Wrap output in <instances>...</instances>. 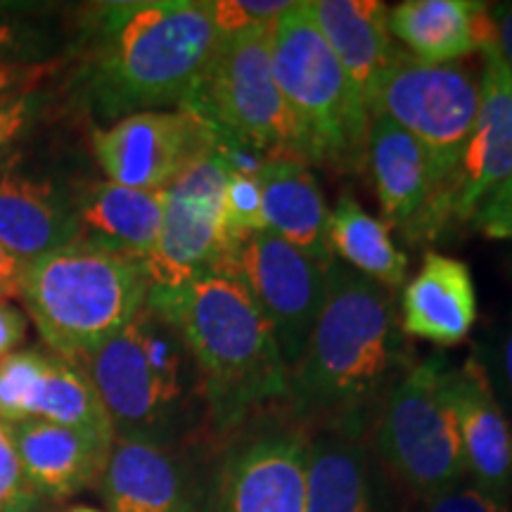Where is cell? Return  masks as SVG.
I'll return each mask as SVG.
<instances>
[{"label": "cell", "mask_w": 512, "mask_h": 512, "mask_svg": "<svg viewBox=\"0 0 512 512\" xmlns=\"http://www.w3.org/2000/svg\"><path fill=\"white\" fill-rule=\"evenodd\" d=\"M273 72L290 107L306 164L358 171L368 155L366 100L306 12L292 3L273 27Z\"/></svg>", "instance_id": "obj_6"}, {"label": "cell", "mask_w": 512, "mask_h": 512, "mask_svg": "<svg viewBox=\"0 0 512 512\" xmlns=\"http://www.w3.org/2000/svg\"><path fill=\"white\" fill-rule=\"evenodd\" d=\"M479 98L482 72L456 62L427 64L401 53L375 83L368 110L370 117L392 119L425 147L448 192L475 126Z\"/></svg>", "instance_id": "obj_9"}, {"label": "cell", "mask_w": 512, "mask_h": 512, "mask_svg": "<svg viewBox=\"0 0 512 512\" xmlns=\"http://www.w3.org/2000/svg\"><path fill=\"white\" fill-rule=\"evenodd\" d=\"M79 368L98 389L114 439L190 444L207 425L202 380L181 332L147 302Z\"/></svg>", "instance_id": "obj_4"}, {"label": "cell", "mask_w": 512, "mask_h": 512, "mask_svg": "<svg viewBox=\"0 0 512 512\" xmlns=\"http://www.w3.org/2000/svg\"><path fill=\"white\" fill-rule=\"evenodd\" d=\"M415 512H508V505L505 498L489 494L475 482L467 484L463 479L439 494L420 498Z\"/></svg>", "instance_id": "obj_32"}, {"label": "cell", "mask_w": 512, "mask_h": 512, "mask_svg": "<svg viewBox=\"0 0 512 512\" xmlns=\"http://www.w3.org/2000/svg\"><path fill=\"white\" fill-rule=\"evenodd\" d=\"M98 484L110 512H211L214 498L190 444L114 439Z\"/></svg>", "instance_id": "obj_14"}, {"label": "cell", "mask_w": 512, "mask_h": 512, "mask_svg": "<svg viewBox=\"0 0 512 512\" xmlns=\"http://www.w3.org/2000/svg\"><path fill=\"white\" fill-rule=\"evenodd\" d=\"M64 60L50 62H0V102L19 95L41 93V88L60 72Z\"/></svg>", "instance_id": "obj_35"}, {"label": "cell", "mask_w": 512, "mask_h": 512, "mask_svg": "<svg viewBox=\"0 0 512 512\" xmlns=\"http://www.w3.org/2000/svg\"><path fill=\"white\" fill-rule=\"evenodd\" d=\"M387 24L408 55L427 64H451L496 46L489 5L475 0H406L389 10Z\"/></svg>", "instance_id": "obj_22"}, {"label": "cell", "mask_w": 512, "mask_h": 512, "mask_svg": "<svg viewBox=\"0 0 512 512\" xmlns=\"http://www.w3.org/2000/svg\"><path fill=\"white\" fill-rule=\"evenodd\" d=\"M8 439H10V432H8V427H5L3 422H0V446H3L5 441H8Z\"/></svg>", "instance_id": "obj_42"}, {"label": "cell", "mask_w": 512, "mask_h": 512, "mask_svg": "<svg viewBox=\"0 0 512 512\" xmlns=\"http://www.w3.org/2000/svg\"><path fill=\"white\" fill-rule=\"evenodd\" d=\"M328 238L332 252L384 290L406 283L408 256L394 245L387 223L368 214L351 190H344L330 211Z\"/></svg>", "instance_id": "obj_26"}, {"label": "cell", "mask_w": 512, "mask_h": 512, "mask_svg": "<svg viewBox=\"0 0 512 512\" xmlns=\"http://www.w3.org/2000/svg\"><path fill=\"white\" fill-rule=\"evenodd\" d=\"M503 366H505V375H508V380L512 384V330L508 339H505V347H503Z\"/></svg>", "instance_id": "obj_40"}, {"label": "cell", "mask_w": 512, "mask_h": 512, "mask_svg": "<svg viewBox=\"0 0 512 512\" xmlns=\"http://www.w3.org/2000/svg\"><path fill=\"white\" fill-rule=\"evenodd\" d=\"M31 3H15V0H0V12H12V10H24V8H29Z\"/></svg>", "instance_id": "obj_41"}, {"label": "cell", "mask_w": 512, "mask_h": 512, "mask_svg": "<svg viewBox=\"0 0 512 512\" xmlns=\"http://www.w3.org/2000/svg\"><path fill=\"white\" fill-rule=\"evenodd\" d=\"M27 337V316L12 302H0V361L15 354Z\"/></svg>", "instance_id": "obj_37"}, {"label": "cell", "mask_w": 512, "mask_h": 512, "mask_svg": "<svg viewBox=\"0 0 512 512\" xmlns=\"http://www.w3.org/2000/svg\"><path fill=\"white\" fill-rule=\"evenodd\" d=\"M254 418L223 451L211 512H306L309 439L292 425Z\"/></svg>", "instance_id": "obj_12"}, {"label": "cell", "mask_w": 512, "mask_h": 512, "mask_svg": "<svg viewBox=\"0 0 512 512\" xmlns=\"http://www.w3.org/2000/svg\"><path fill=\"white\" fill-rule=\"evenodd\" d=\"M273 27L223 36L181 110L219 136L252 147L266 162L306 164L297 124L273 72Z\"/></svg>", "instance_id": "obj_8"}, {"label": "cell", "mask_w": 512, "mask_h": 512, "mask_svg": "<svg viewBox=\"0 0 512 512\" xmlns=\"http://www.w3.org/2000/svg\"><path fill=\"white\" fill-rule=\"evenodd\" d=\"M69 512H100V510H93V508H76V510H69Z\"/></svg>", "instance_id": "obj_43"}, {"label": "cell", "mask_w": 512, "mask_h": 512, "mask_svg": "<svg viewBox=\"0 0 512 512\" xmlns=\"http://www.w3.org/2000/svg\"><path fill=\"white\" fill-rule=\"evenodd\" d=\"M72 200L81 240L145 264L162 230L164 192L93 181L81 185Z\"/></svg>", "instance_id": "obj_23"}, {"label": "cell", "mask_w": 512, "mask_h": 512, "mask_svg": "<svg viewBox=\"0 0 512 512\" xmlns=\"http://www.w3.org/2000/svg\"><path fill=\"white\" fill-rule=\"evenodd\" d=\"M328 268L278 235L259 230L235 247L223 273L242 283L271 323L287 373L302 358L318 320Z\"/></svg>", "instance_id": "obj_11"}, {"label": "cell", "mask_w": 512, "mask_h": 512, "mask_svg": "<svg viewBox=\"0 0 512 512\" xmlns=\"http://www.w3.org/2000/svg\"><path fill=\"white\" fill-rule=\"evenodd\" d=\"M41 496L24 477L15 446L8 439L0 446V512H34Z\"/></svg>", "instance_id": "obj_34"}, {"label": "cell", "mask_w": 512, "mask_h": 512, "mask_svg": "<svg viewBox=\"0 0 512 512\" xmlns=\"http://www.w3.org/2000/svg\"><path fill=\"white\" fill-rule=\"evenodd\" d=\"M496 29V48L512 74V3L489 5Z\"/></svg>", "instance_id": "obj_39"}, {"label": "cell", "mask_w": 512, "mask_h": 512, "mask_svg": "<svg viewBox=\"0 0 512 512\" xmlns=\"http://www.w3.org/2000/svg\"><path fill=\"white\" fill-rule=\"evenodd\" d=\"M147 304L181 332L200 373L211 432H235L287 401V368L271 323L238 280L211 273L178 287L150 285Z\"/></svg>", "instance_id": "obj_3"}, {"label": "cell", "mask_w": 512, "mask_h": 512, "mask_svg": "<svg viewBox=\"0 0 512 512\" xmlns=\"http://www.w3.org/2000/svg\"><path fill=\"white\" fill-rule=\"evenodd\" d=\"M48 363L50 354L36 349L15 351L0 361V422L5 427L34 420Z\"/></svg>", "instance_id": "obj_28"}, {"label": "cell", "mask_w": 512, "mask_h": 512, "mask_svg": "<svg viewBox=\"0 0 512 512\" xmlns=\"http://www.w3.org/2000/svg\"><path fill=\"white\" fill-rule=\"evenodd\" d=\"M93 152L112 183L164 192L214 152V131L188 110L140 112L93 131Z\"/></svg>", "instance_id": "obj_13"}, {"label": "cell", "mask_w": 512, "mask_h": 512, "mask_svg": "<svg viewBox=\"0 0 512 512\" xmlns=\"http://www.w3.org/2000/svg\"><path fill=\"white\" fill-rule=\"evenodd\" d=\"M41 110L43 93L19 95L0 102V162L15 155L19 140L34 128Z\"/></svg>", "instance_id": "obj_33"}, {"label": "cell", "mask_w": 512, "mask_h": 512, "mask_svg": "<svg viewBox=\"0 0 512 512\" xmlns=\"http://www.w3.org/2000/svg\"><path fill=\"white\" fill-rule=\"evenodd\" d=\"M306 512H399L396 484L363 437L318 430L306 446Z\"/></svg>", "instance_id": "obj_17"}, {"label": "cell", "mask_w": 512, "mask_h": 512, "mask_svg": "<svg viewBox=\"0 0 512 512\" xmlns=\"http://www.w3.org/2000/svg\"><path fill=\"white\" fill-rule=\"evenodd\" d=\"M482 98L470 140L451 181L453 219H472L512 178V74L498 48L482 50Z\"/></svg>", "instance_id": "obj_16"}, {"label": "cell", "mask_w": 512, "mask_h": 512, "mask_svg": "<svg viewBox=\"0 0 512 512\" xmlns=\"http://www.w3.org/2000/svg\"><path fill=\"white\" fill-rule=\"evenodd\" d=\"M209 0L98 3L74 46V100L114 121L183 105L221 43Z\"/></svg>", "instance_id": "obj_1"}, {"label": "cell", "mask_w": 512, "mask_h": 512, "mask_svg": "<svg viewBox=\"0 0 512 512\" xmlns=\"http://www.w3.org/2000/svg\"><path fill=\"white\" fill-rule=\"evenodd\" d=\"M366 164L384 223L413 242L437 240L453 211L425 147L392 119L373 117Z\"/></svg>", "instance_id": "obj_15"}, {"label": "cell", "mask_w": 512, "mask_h": 512, "mask_svg": "<svg viewBox=\"0 0 512 512\" xmlns=\"http://www.w3.org/2000/svg\"><path fill=\"white\" fill-rule=\"evenodd\" d=\"M34 420L55 422L88 432L114 444V427L88 373L50 354V363L36 399Z\"/></svg>", "instance_id": "obj_27"}, {"label": "cell", "mask_w": 512, "mask_h": 512, "mask_svg": "<svg viewBox=\"0 0 512 512\" xmlns=\"http://www.w3.org/2000/svg\"><path fill=\"white\" fill-rule=\"evenodd\" d=\"M290 5L287 0H214L209 8L221 36H233L247 29L273 27Z\"/></svg>", "instance_id": "obj_31"}, {"label": "cell", "mask_w": 512, "mask_h": 512, "mask_svg": "<svg viewBox=\"0 0 512 512\" xmlns=\"http://www.w3.org/2000/svg\"><path fill=\"white\" fill-rule=\"evenodd\" d=\"M228 166L219 152L192 162L164 190L159 240L147 256L150 285L178 287L202 275H223L230 264L226 233Z\"/></svg>", "instance_id": "obj_10"}, {"label": "cell", "mask_w": 512, "mask_h": 512, "mask_svg": "<svg viewBox=\"0 0 512 512\" xmlns=\"http://www.w3.org/2000/svg\"><path fill=\"white\" fill-rule=\"evenodd\" d=\"M472 221L489 238L512 240V178L486 197Z\"/></svg>", "instance_id": "obj_36"}, {"label": "cell", "mask_w": 512, "mask_h": 512, "mask_svg": "<svg viewBox=\"0 0 512 512\" xmlns=\"http://www.w3.org/2000/svg\"><path fill=\"white\" fill-rule=\"evenodd\" d=\"M24 477L38 496L67 498L95 484L110 458V441L88 432L27 420L8 427Z\"/></svg>", "instance_id": "obj_19"}, {"label": "cell", "mask_w": 512, "mask_h": 512, "mask_svg": "<svg viewBox=\"0 0 512 512\" xmlns=\"http://www.w3.org/2000/svg\"><path fill=\"white\" fill-rule=\"evenodd\" d=\"M259 181L264 230L328 268L335 261L328 238L330 209L309 166L290 159L268 162Z\"/></svg>", "instance_id": "obj_25"}, {"label": "cell", "mask_w": 512, "mask_h": 512, "mask_svg": "<svg viewBox=\"0 0 512 512\" xmlns=\"http://www.w3.org/2000/svg\"><path fill=\"white\" fill-rule=\"evenodd\" d=\"M373 453L415 501L463 482L467 463L444 354L415 363L373 422Z\"/></svg>", "instance_id": "obj_7"}, {"label": "cell", "mask_w": 512, "mask_h": 512, "mask_svg": "<svg viewBox=\"0 0 512 512\" xmlns=\"http://www.w3.org/2000/svg\"><path fill=\"white\" fill-rule=\"evenodd\" d=\"M477 320V290L470 266L453 256L427 252L420 271L401 294V328L439 347L470 335Z\"/></svg>", "instance_id": "obj_21"}, {"label": "cell", "mask_w": 512, "mask_h": 512, "mask_svg": "<svg viewBox=\"0 0 512 512\" xmlns=\"http://www.w3.org/2000/svg\"><path fill=\"white\" fill-rule=\"evenodd\" d=\"M415 363L392 294L335 259L304 354L287 373V403L306 425L363 437Z\"/></svg>", "instance_id": "obj_2"}, {"label": "cell", "mask_w": 512, "mask_h": 512, "mask_svg": "<svg viewBox=\"0 0 512 512\" xmlns=\"http://www.w3.org/2000/svg\"><path fill=\"white\" fill-rule=\"evenodd\" d=\"M264 230V214H261V181L259 176L230 174L226 183V233L230 249L249 235Z\"/></svg>", "instance_id": "obj_30"}, {"label": "cell", "mask_w": 512, "mask_h": 512, "mask_svg": "<svg viewBox=\"0 0 512 512\" xmlns=\"http://www.w3.org/2000/svg\"><path fill=\"white\" fill-rule=\"evenodd\" d=\"M24 275H27V261L17 259L0 245V302H15L22 299Z\"/></svg>", "instance_id": "obj_38"}, {"label": "cell", "mask_w": 512, "mask_h": 512, "mask_svg": "<svg viewBox=\"0 0 512 512\" xmlns=\"http://www.w3.org/2000/svg\"><path fill=\"white\" fill-rule=\"evenodd\" d=\"M60 53V36L43 19V5L0 12V62H50Z\"/></svg>", "instance_id": "obj_29"}, {"label": "cell", "mask_w": 512, "mask_h": 512, "mask_svg": "<svg viewBox=\"0 0 512 512\" xmlns=\"http://www.w3.org/2000/svg\"><path fill=\"white\" fill-rule=\"evenodd\" d=\"M451 399L463 439L467 475L479 489L505 498L512 482V437L486 368L470 356L451 368Z\"/></svg>", "instance_id": "obj_20"}, {"label": "cell", "mask_w": 512, "mask_h": 512, "mask_svg": "<svg viewBox=\"0 0 512 512\" xmlns=\"http://www.w3.org/2000/svg\"><path fill=\"white\" fill-rule=\"evenodd\" d=\"M79 235L72 195L53 181L24 174L17 155L0 162V245L29 264Z\"/></svg>", "instance_id": "obj_18"}, {"label": "cell", "mask_w": 512, "mask_h": 512, "mask_svg": "<svg viewBox=\"0 0 512 512\" xmlns=\"http://www.w3.org/2000/svg\"><path fill=\"white\" fill-rule=\"evenodd\" d=\"M304 8L368 105L375 83L401 55L389 34L387 5L380 0H311Z\"/></svg>", "instance_id": "obj_24"}, {"label": "cell", "mask_w": 512, "mask_h": 512, "mask_svg": "<svg viewBox=\"0 0 512 512\" xmlns=\"http://www.w3.org/2000/svg\"><path fill=\"white\" fill-rule=\"evenodd\" d=\"M147 292L145 264L79 238L29 261L22 302L50 351L81 366L138 316Z\"/></svg>", "instance_id": "obj_5"}]
</instances>
